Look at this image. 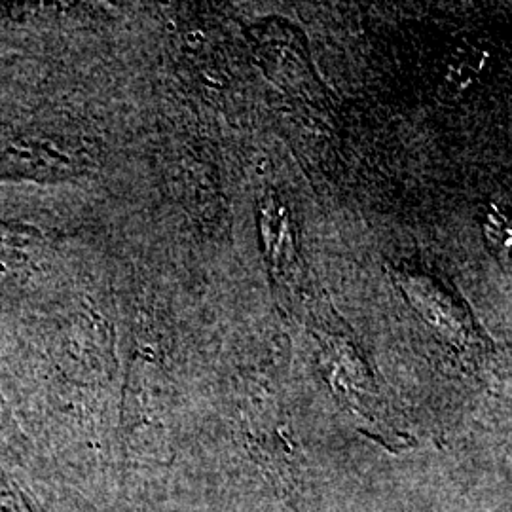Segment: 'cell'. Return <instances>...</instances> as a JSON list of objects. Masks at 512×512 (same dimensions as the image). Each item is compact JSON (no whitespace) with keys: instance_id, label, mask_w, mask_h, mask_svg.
Wrapping results in <instances>:
<instances>
[{"instance_id":"6da1fadb","label":"cell","mask_w":512,"mask_h":512,"mask_svg":"<svg viewBox=\"0 0 512 512\" xmlns=\"http://www.w3.org/2000/svg\"><path fill=\"white\" fill-rule=\"evenodd\" d=\"M488 232L492 234L490 238L494 239L495 245L503 249V253L512 256V230L509 226V219L505 215H495L490 219Z\"/></svg>"}]
</instances>
